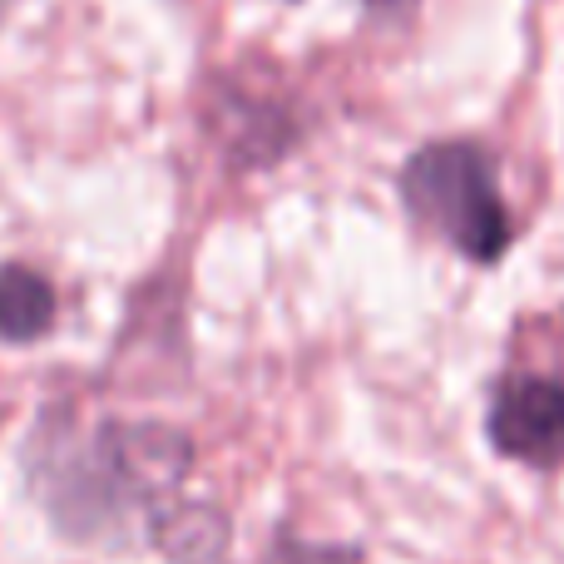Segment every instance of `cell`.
<instances>
[{"label": "cell", "mask_w": 564, "mask_h": 564, "mask_svg": "<svg viewBox=\"0 0 564 564\" xmlns=\"http://www.w3.org/2000/svg\"><path fill=\"white\" fill-rule=\"evenodd\" d=\"M174 564H224L228 560V520L214 506H174L159 520L154 540Z\"/></svg>", "instance_id": "6"}, {"label": "cell", "mask_w": 564, "mask_h": 564, "mask_svg": "<svg viewBox=\"0 0 564 564\" xmlns=\"http://www.w3.org/2000/svg\"><path fill=\"white\" fill-rule=\"evenodd\" d=\"M263 564H361V545H332V540L278 535Z\"/></svg>", "instance_id": "7"}, {"label": "cell", "mask_w": 564, "mask_h": 564, "mask_svg": "<svg viewBox=\"0 0 564 564\" xmlns=\"http://www.w3.org/2000/svg\"><path fill=\"white\" fill-rule=\"evenodd\" d=\"M194 460L188 431L169 421L105 416L75 426L69 416H45L25 446V476L59 535L115 550L154 540Z\"/></svg>", "instance_id": "1"}, {"label": "cell", "mask_w": 564, "mask_h": 564, "mask_svg": "<svg viewBox=\"0 0 564 564\" xmlns=\"http://www.w3.org/2000/svg\"><path fill=\"white\" fill-rule=\"evenodd\" d=\"M397 198L421 234L441 238L470 268H496L516 243L500 164L476 139H431L411 149L397 169Z\"/></svg>", "instance_id": "2"}, {"label": "cell", "mask_w": 564, "mask_h": 564, "mask_svg": "<svg viewBox=\"0 0 564 564\" xmlns=\"http://www.w3.org/2000/svg\"><path fill=\"white\" fill-rule=\"evenodd\" d=\"M214 134L224 139V154L234 159V169H273L278 159L292 154V144L302 139L297 115L278 99H224V109L214 115Z\"/></svg>", "instance_id": "4"}, {"label": "cell", "mask_w": 564, "mask_h": 564, "mask_svg": "<svg viewBox=\"0 0 564 564\" xmlns=\"http://www.w3.org/2000/svg\"><path fill=\"white\" fill-rule=\"evenodd\" d=\"M486 446L540 476L564 470V377L510 371L486 397Z\"/></svg>", "instance_id": "3"}, {"label": "cell", "mask_w": 564, "mask_h": 564, "mask_svg": "<svg viewBox=\"0 0 564 564\" xmlns=\"http://www.w3.org/2000/svg\"><path fill=\"white\" fill-rule=\"evenodd\" d=\"M361 6H367V15H377V20H397V15H411L416 0H361Z\"/></svg>", "instance_id": "8"}, {"label": "cell", "mask_w": 564, "mask_h": 564, "mask_svg": "<svg viewBox=\"0 0 564 564\" xmlns=\"http://www.w3.org/2000/svg\"><path fill=\"white\" fill-rule=\"evenodd\" d=\"M59 322V292L30 263H0V341L30 347Z\"/></svg>", "instance_id": "5"}]
</instances>
